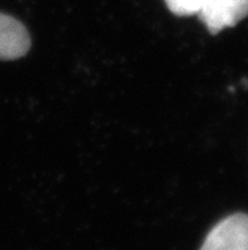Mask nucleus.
Listing matches in <instances>:
<instances>
[{"label":"nucleus","mask_w":248,"mask_h":250,"mask_svg":"<svg viewBox=\"0 0 248 250\" xmlns=\"http://www.w3.org/2000/svg\"><path fill=\"white\" fill-rule=\"evenodd\" d=\"M200 250H248V215L237 213L218 222Z\"/></svg>","instance_id":"1"},{"label":"nucleus","mask_w":248,"mask_h":250,"mask_svg":"<svg viewBox=\"0 0 248 250\" xmlns=\"http://www.w3.org/2000/svg\"><path fill=\"white\" fill-rule=\"evenodd\" d=\"M198 16L209 32L217 35L248 17V0H201Z\"/></svg>","instance_id":"2"},{"label":"nucleus","mask_w":248,"mask_h":250,"mask_svg":"<svg viewBox=\"0 0 248 250\" xmlns=\"http://www.w3.org/2000/svg\"><path fill=\"white\" fill-rule=\"evenodd\" d=\"M31 47V37L22 23L0 13V60H17Z\"/></svg>","instance_id":"3"},{"label":"nucleus","mask_w":248,"mask_h":250,"mask_svg":"<svg viewBox=\"0 0 248 250\" xmlns=\"http://www.w3.org/2000/svg\"><path fill=\"white\" fill-rule=\"evenodd\" d=\"M171 13L180 17H189L196 14L201 6V0H165Z\"/></svg>","instance_id":"4"}]
</instances>
